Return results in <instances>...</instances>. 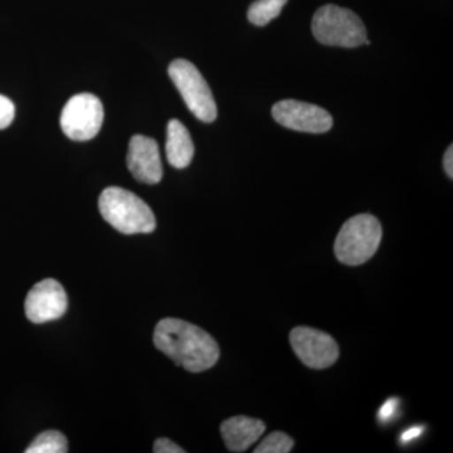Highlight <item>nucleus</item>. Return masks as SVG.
I'll return each mask as SVG.
<instances>
[{"instance_id":"423d86ee","label":"nucleus","mask_w":453,"mask_h":453,"mask_svg":"<svg viewBox=\"0 0 453 453\" xmlns=\"http://www.w3.org/2000/svg\"><path fill=\"white\" fill-rule=\"evenodd\" d=\"M104 119L100 98L92 94L74 95L62 110L61 129L74 142H88L100 133Z\"/></svg>"},{"instance_id":"9d476101","label":"nucleus","mask_w":453,"mask_h":453,"mask_svg":"<svg viewBox=\"0 0 453 453\" xmlns=\"http://www.w3.org/2000/svg\"><path fill=\"white\" fill-rule=\"evenodd\" d=\"M127 168L140 183H159L163 178V164L159 145L154 139L135 135L130 140L127 157Z\"/></svg>"},{"instance_id":"1a4fd4ad","label":"nucleus","mask_w":453,"mask_h":453,"mask_svg":"<svg viewBox=\"0 0 453 453\" xmlns=\"http://www.w3.org/2000/svg\"><path fill=\"white\" fill-rule=\"evenodd\" d=\"M68 300L64 286L53 279L35 283L27 295L25 310L33 324H44L62 318L67 311Z\"/></svg>"},{"instance_id":"7ed1b4c3","label":"nucleus","mask_w":453,"mask_h":453,"mask_svg":"<svg viewBox=\"0 0 453 453\" xmlns=\"http://www.w3.org/2000/svg\"><path fill=\"white\" fill-rule=\"evenodd\" d=\"M380 220L372 214H357L344 223L335 240L336 258L348 266L365 264L380 249L381 241Z\"/></svg>"},{"instance_id":"f3484780","label":"nucleus","mask_w":453,"mask_h":453,"mask_svg":"<svg viewBox=\"0 0 453 453\" xmlns=\"http://www.w3.org/2000/svg\"><path fill=\"white\" fill-rule=\"evenodd\" d=\"M153 451L155 453H184L183 449L177 443L170 441L169 438H157L154 442Z\"/></svg>"},{"instance_id":"39448f33","label":"nucleus","mask_w":453,"mask_h":453,"mask_svg":"<svg viewBox=\"0 0 453 453\" xmlns=\"http://www.w3.org/2000/svg\"><path fill=\"white\" fill-rule=\"evenodd\" d=\"M168 73L175 88L180 92L188 109L198 120L207 124L216 120L219 110L213 94L204 77L192 62L175 59L170 64Z\"/></svg>"},{"instance_id":"f03ea898","label":"nucleus","mask_w":453,"mask_h":453,"mask_svg":"<svg viewBox=\"0 0 453 453\" xmlns=\"http://www.w3.org/2000/svg\"><path fill=\"white\" fill-rule=\"evenodd\" d=\"M98 208L103 219L122 234H151L157 228L150 207L122 188H106L98 199Z\"/></svg>"},{"instance_id":"9b49d317","label":"nucleus","mask_w":453,"mask_h":453,"mask_svg":"<svg viewBox=\"0 0 453 453\" xmlns=\"http://www.w3.org/2000/svg\"><path fill=\"white\" fill-rule=\"evenodd\" d=\"M266 432V425L259 419L235 416L220 426V434L226 449L231 452H244L255 445Z\"/></svg>"},{"instance_id":"2eb2a0df","label":"nucleus","mask_w":453,"mask_h":453,"mask_svg":"<svg viewBox=\"0 0 453 453\" xmlns=\"http://www.w3.org/2000/svg\"><path fill=\"white\" fill-rule=\"evenodd\" d=\"M294 447V440L283 432H273L255 449L256 453H288Z\"/></svg>"},{"instance_id":"6ab92c4d","label":"nucleus","mask_w":453,"mask_h":453,"mask_svg":"<svg viewBox=\"0 0 453 453\" xmlns=\"http://www.w3.org/2000/svg\"><path fill=\"white\" fill-rule=\"evenodd\" d=\"M423 432L422 427H412L405 429L403 434H401V442L402 443H408L411 442V441L416 440V438H418L421 436Z\"/></svg>"},{"instance_id":"0eeeda50","label":"nucleus","mask_w":453,"mask_h":453,"mask_svg":"<svg viewBox=\"0 0 453 453\" xmlns=\"http://www.w3.org/2000/svg\"><path fill=\"white\" fill-rule=\"evenodd\" d=\"M295 354L311 369H326L335 365L339 347L329 334L308 326L295 327L290 334Z\"/></svg>"},{"instance_id":"6e6552de","label":"nucleus","mask_w":453,"mask_h":453,"mask_svg":"<svg viewBox=\"0 0 453 453\" xmlns=\"http://www.w3.org/2000/svg\"><path fill=\"white\" fill-rule=\"evenodd\" d=\"M273 119L288 129L323 134L333 127V118L323 107L296 100H283L273 107Z\"/></svg>"},{"instance_id":"20e7f679","label":"nucleus","mask_w":453,"mask_h":453,"mask_svg":"<svg viewBox=\"0 0 453 453\" xmlns=\"http://www.w3.org/2000/svg\"><path fill=\"white\" fill-rule=\"evenodd\" d=\"M312 33L325 46L356 49L365 44L366 28L363 20L347 8L327 4L316 11Z\"/></svg>"},{"instance_id":"a211bd4d","label":"nucleus","mask_w":453,"mask_h":453,"mask_svg":"<svg viewBox=\"0 0 453 453\" xmlns=\"http://www.w3.org/2000/svg\"><path fill=\"white\" fill-rule=\"evenodd\" d=\"M398 399L390 398L383 405H381L380 412H378V418L380 421L387 422L395 416L396 408H398Z\"/></svg>"},{"instance_id":"4468645a","label":"nucleus","mask_w":453,"mask_h":453,"mask_svg":"<svg viewBox=\"0 0 453 453\" xmlns=\"http://www.w3.org/2000/svg\"><path fill=\"white\" fill-rule=\"evenodd\" d=\"M67 451V438L58 431H46L38 434L26 449V453H65Z\"/></svg>"},{"instance_id":"ddd939ff","label":"nucleus","mask_w":453,"mask_h":453,"mask_svg":"<svg viewBox=\"0 0 453 453\" xmlns=\"http://www.w3.org/2000/svg\"><path fill=\"white\" fill-rule=\"evenodd\" d=\"M288 0H256L249 8L250 22L252 25L264 27L281 14L283 7Z\"/></svg>"},{"instance_id":"f8f14e48","label":"nucleus","mask_w":453,"mask_h":453,"mask_svg":"<svg viewBox=\"0 0 453 453\" xmlns=\"http://www.w3.org/2000/svg\"><path fill=\"white\" fill-rule=\"evenodd\" d=\"M166 157L170 165L184 169L195 157V144L189 131L179 120H170L166 127Z\"/></svg>"},{"instance_id":"aec40b11","label":"nucleus","mask_w":453,"mask_h":453,"mask_svg":"<svg viewBox=\"0 0 453 453\" xmlns=\"http://www.w3.org/2000/svg\"><path fill=\"white\" fill-rule=\"evenodd\" d=\"M443 166H445L446 174L453 178V146L449 145L447 149L445 157H443Z\"/></svg>"},{"instance_id":"dca6fc26","label":"nucleus","mask_w":453,"mask_h":453,"mask_svg":"<svg viewBox=\"0 0 453 453\" xmlns=\"http://www.w3.org/2000/svg\"><path fill=\"white\" fill-rule=\"evenodd\" d=\"M16 116V106L8 97L0 95V130L7 129Z\"/></svg>"},{"instance_id":"f257e3e1","label":"nucleus","mask_w":453,"mask_h":453,"mask_svg":"<svg viewBox=\"0 0 453 453\" xmlns=\"http://www.w3.org/2000/svg\"><path fill=\"white\" fill-rule=\"evenodd\" d=\"M154 344L157 350L188 372L208 371L219 359V347L213 336L180 319L160 320L155 326Z\"/></svg>"}]
</instances>
